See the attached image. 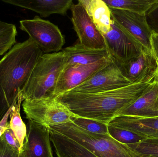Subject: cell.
Wrapping results in <instances>:
<instances>
[{
    "label": "cell",
    "instance_id": "cell-1",
    "mask_svg": "<svg viewBox=\"0 0 158 157\" xmlns=\"http://www.w3.org/2000/svg\"><path fill=\"white\" fill-rule=\"evenodd\" d=\"M153 81L131 84L118 89L99 93L69 91L56 99L75 117L91 119L108 125L122 110L135 102Z\"/></svg>",
    "mask_w": 158,
    "mask_h": 157
},
{
    "label": "cell",
    "instance_id": "cell-2",
    "mask_svg": "<svg viewBox=\"0 0 158 157\" xmlns=\"http://www.w3.org/2000/svg\"><path fill=\"white\" fill-rule=\"evenodd\" d=\"M43 54L29 38L16 43L0 60V120L18 99Z\"/></svg>",
    "mask_w": 158,
    "mask_h": 157
},
{
    "label": "cell",
    "instance_id": "cell-3",
    "mask_svg": "<svg viewBox=\"0 0 158 157\" xmlns=\"http://www.w3.org/2000/svg\"><path fill=\"white\" fill-rule=\"evenodd\" d=\"M63 51L44 53L33 68L22 92L23 101L42 98H54L59 77L64 65Z\"/></svg>",
    "mask_w": 158,
    "mask_h": 157
},
{
    "label": "cell",
    "instance_id": "cell-4",
    "mask_svg": "<svg viewBox=\"0 0 158 157\" xmlns=\"http://www.w3.org/2000/svg\"><path fill=\"white\" fill-rule=\"evenodd\" d=\"M49 130L73 139L97 157H142L129 146L121 143L109 134L93 133L70 121L48 127Z\"/></svg>",
    "mask_w": 158,
    "mask_h": 157
},
{
    "label": "cell",
    "instance_id": "cell-5",
    "mask_svg": "<svg viewBox=\"0 0 158 157\" xmlns=\"http://www.w3.org/2000/svg\"><path fill=\"white\" fill-rule=\"evenodd\" d=\"M22 108L28 120L48 127L71 121L73 113L56 98L26 100Z\"/></svg>",
    "mask_w": 158,
    "mask_h": 157
},
{
    "label": "cell",
    "instance_id": "cell-6",
    "mask_svg": "<svg viewBox=\"0 0 158 157\" xmlns=\"http://www.w3.org/2000/svg\"><path fill=\"white\" fill-rule=\"evenodd\" d=\"M21 30L27 33L44 53L60 52L65 43L64 35L57 26L36 16L32 19L19 21Z\"/></svg>",
    "mask_w": 158,
    "mask_h": 157
},
{
    "label": "cell",
    "instance_id": "cell-7",
    "mask_svg": "<svg viewBox=\"0 0 158 157\" xmlns=\"http://www.w3.org/2000/svg\"><path fill=\"white\" fill-rule=\"evenodd\" d=\"M131 84L118 65L111 59L106 65L71 91L82 93H99L118 89Z\"/></svg>",
    "mask_w": 158,
    "mask_h": 157
},
{
    "label": "cell",
    "instance_id": "cell-8",
    "mask_svg": "<svg viewBox=\"0 0 158 157\" xmlns=\"http://www.w3.org/2000/svg\"><path fill=\"white\" fill-rule=\"evenodd\" d=\"M103 37L110 57L117 64L139 55L145 49L113 20L110 31Z\"/></svg>",
    "mask_w": 158,
    "mask_h": 157
},
{
    "label": "cell",
    "instance_id": "cell-9",
    "mask_svg": "<svg viewBox=\"0 0 158 157\" xmlns=\"http://www.w3.org/2000/svg\"><path fill=\"white\" fill-rule=\"evenodd\" d=\"M110 8L111 18L127 31L145 49L152 52V37L154 31L149 27L146 15Z\"/></svg>",
    "mask_w": 158,
    "mask_h": 157
},
{
    "label": "cell",
    "instance_id": "cell-10",
    "mask_svg": "<svg viewBox=\"0 0 158 157\" xmlns=\"http://www.w3.org/2000/svg\"><path fill=\"white\" fill-rule=\"evenodd\" d=\"M117 64L132 84L152 82L158 76L157 61L153 53L146 49L139 55Z\"/></svg>",
    "mask_w": 158,
    "mask_h": 157
},
{
    "label": "cell",
    "instance_id": "cell-11",
    "mask_svg": "<svg viewBox=\"0 0 158 157\" xmlns=\"http://www.w3.org/2000/svg\"><path fill=\"white\" fill-rule=\"evenodd\" d=\"M70 9L71 21L78 37L79 43L88 49H106L103 35L98 30L81 4L79 2L73 4Z\"/></svg>",
    "mask_w": 158,
    "mask_h": 157
},
{
    "label": "cell",
    "instance_id": "cell-12",
    "mask_svg": "<svg viewBox=\"0 0 158 157\" xmlns=\"http://www.w3.org/2000/svg\"><path fill=\"white\" fill-rule=\"evenodd\" d=\"M110 60V57L94 63L76 65L64 68L57 81L54 98L77 87L100 68L106 65Z\"/></svg>",
    "mask_w": 158,
    "mask_h": 157
},
{
    "label": "cell",
    "instance_id": "cell-13",
    "mask_svg": "<svg viewBox=\"0 0 158 157\" xmlns=\"http://www.w3.org/2000/svg\"><path fill=\"white\" fill-rule=\"evenodd\" d=\"M23 149L25 157H54L48 127L29 120Z\"/></svg>",
    "mask_w": 158,
    "mask_h": 157
},
{
    "label": "cell",
    "instance_id": "cell-14",
    "mask_svg": "<svg viewBox=\"0 0 158 157\" xmlns=\"http://www.w3.org/2000/svg\"><path fill=\"white\" fill-rule=\"evenodd\" d=\"M120 116L158 117V81L156 78L135 102L122 110L116 117Z\"/></svg>",
    "mask_w": 158,
    "mask_h": 157
},
{
    "label": "cell",
    "instance_id": "cell-15",
    "mask_svg": "<svg viewBox=\"0 0 158 157\" xmlns=\"http://www.w3.org/2000/svg\"><path fill=\"white\" fill-rule=\"evenodd\" d=\"M109 125L134 133L146 139H158V117L120 116Z\"/></svg>",
    "mask_w": 158,
    "mask_h": 157
},
{
    "label": "cell",
    "instance_id": "cell-16",
    "mask_svg": "<svg viewBox=\"0 0 158 157\" xmlns=\"http://www.w3.org/2000/svg\"><path fill=\"white\" fill-rule=\"evenodd\" d=\"M2 2L31 10L42 18L47 17L53 14L65 16L68 10L71 9L73 4L72 0H3Z\"/></svg>",
    "mask_w": 158,
    "mask_h": 157
},
{
    "label": "cell",
    "instance_id": "cell-17",
    "mask_svg": "<svg viewBox=\"0 0 158 157\" xmlns=\"http://www.w3.org/2000/svg\"><path fill=\"white\" fill-rule=\"evenodd\" d=\"M62 51L64 54V68L76 65L94 63L102 59L110 58L106 49H93L81 46L78 43L67 47Z\"/></svg>",
    "mask_w": 158,
    "mask_h": 157
},
{
    "label": "cell",
    "instance_id": "cell-18",
    "mask_svg": "<svg viewBox=\"0 0 158 157\" xmlns=\"http://www.w3.org/2000/svg\"><path fill=\"white\" fill-rule=\"evenodd\" d=\"M98 30L102 35L111 29L112 23L110 8L103 0H79Z\"/></svg>",
    "mask_w": 158,
    "mask_h": 157
},
{
    "label": "cell",
    "instance_id": "cell-19",
    "mask_svg": "<svg viewBox=\"0 0 158 157\" xmlns=\"http://www.w3.org/2000/svg\"><path fill=\"white\" fill-rule=\"evenodd\" d=\"M49 131L51 142L57 157H97L86 147L73 139Z\"/></svg>",
    "mask_w": 158,
    "mask_h": 157
},
{
    "label": "cell",
    "instance_id": "cell-20",
    "mask_svg": "<svg viewBox=\"0 0 158 157\" xmlns=\"http://www.w3.org/2000/svg\"><path fill=\"white\" fill-rule=\"evenodd\" d=\"M110 8L126 10L146 15L153 7L157 6L158 0H103Z\"/></svg>",
    "mask_w": 158,
    "mask_h": 157
},
{
    "label": "cell",
    "instance_id": "cell-21",
    "mask_svg": "<svg viewBox=\"0 0 158 157\" xmlns=\"http://www.w3.org/2000/svg\"><path fill=\"white\" fill-rule=\"evenodd\" d=\"M22 101H23V100L22 97V92H21L18 99L11 107L8 126L19 142L21 148H23L24 142L27 137V126L20 115V107Z\"/></svg>",
    "mask_w": 158,
    "mask_h": 157
},
{
    "label": "cell",
    "instance_id": "cell-22",
    "mask_svg": "<svg viewBox=\"0 0 158 157\" xmlns=\"http://www.w3.org/2000/svg\"><path fill=\"white\" fill-rule=\"evenodd\" d=\"M17 35L15 25L0 20V56L6 53L16 43Z\"/></svg>",
    "mask_w": 158,
    "mask_h": 157
},
{
    "label": "cell",
    "instance_id": "cell-23",
    "mask_svg": "<svg viewBox=\"0 0 158 157\" xmlns=\"http://www.w3.org/2000/svg\"><path fill=\"white\" fill-rule=\"evenodd\" d=\"M71 122L77 126L93 133L101 135L109 134L108 125L94 120L81 117H72Z\"/></svg>",
    "mask_w": 158,
    "mask_h": 157
},
{
    "label": "cell",
    "instance_id": "cell-24",
    "mask_svg": "<svg viewBox=\"0 0 158 157\" xmlns=\"http://www.w3.org/2000/svg\"><path fill=\"white\" fill-rule=\"evenodd\" d=\"M141 157H158V139H146L127 145Z\"/></svg>",
    "mask_w": 158,
    "mask_h": 157
},
{
    "label": "cell",
    "instance_id": "cell-25",
    "mask_svg": "<svg viewBox=\"0 0 158 157\" xmlns=\"http://www.w3.org/2000/svg\"><path fill=\"white\" fill-rule=\"evenodd\" d=\"M108 133L116 141L126 145L136 143L145 139L142 136L130 131L109 125Z\"/></svg>",
    "mask_w": 158,
    "mask_h": 157
},
{
    "label": "cell",
    "instance_id": "cell-26",
    "mask_svg": "<svg viewBox=\"0 0 158 157\" xmlns=\"http://www.w3.org/2000/svg\"><path fill=\"white\" fill-rule=\"evenodd\" d=\"M0 157H25V155L24 149L21 152L14 149L2 135L0 137Z\"/></svg>",
    "mask_w": 158,
    "mask_h": 157
},
{
    "label": "cell",
    "instance_id": "cell-27",
    "mask_svg": "<svg viewBox=\"0 0 158 157\" xmlns=\"http://www.w3.org/2000/svg\"><path fill=\"white\" fill-rule=\"evenodd\" d=\"M2 136H3L6 143L11 147L19 152H21L23 150V148H21L19 142L16 138L14 133L9 129V128L5 131L3 134L2 135Z\"/></svg>",
    "mask_w": 158,
    "mask_h": 157
},
{
    "label": "cell",
    "instance_id": "cell-28",
    "mask_svg": "<svg viewBox=\"0 0 158 157\" xmlns=\"http://www.w3.org/2000/svg\"><path fill=\"white\" fill-rule=\"evenodd\" d=\"M11 108L8 110V111L6 113L3 118L0 120V137L3 134L5 131L9 128V121H8V118L11 112Z\"/></svg>",
    "mask_w": 158,
    "mask_h": 157
},
{
    "label": "cell",
    "instance_id": "cell-29",
    "mask_svg": "<svg viewBox=\"0 0 158 157\" xmlns=\"http://www.w3.org/2000/svg\"><path fill=\"white\" fill-rule=\"evenodd\" d=\"M152 51L158 62V33L153 32L152 37Z\"/></svg>",
    "mask_w": 158,
    "mask_h": 157
},
{
    "label": "cell",
    "instance_id": "cell-30",
    "mask_svg": "<svg viewBox=\"0 0 158 157\" xmlns=\"http://www.w3.org/2000/svg\"><path fill=\"white\" fill-rule=\"evenodd\" d=\"M156 79H157V80H158V76H157V77H156Z\"/></svg>",
    "mask_w": 158,
    "mask_h": 157
},
{
    "label": "cell",
    "instance_id": "cell-31",
    "mask_svg": "<svg viewBox=\"0 0 158 157\" xmlns=\"http://www.w3.org/2000/svg\"></svg>",
    "mask_w": 158,
    "mask_h": 157
},
{
    "label": "cell",
    "instance_id": "cell-32",
    "mask_svg": "<svg viewBox=\"0 0 158 157\" xmlns=\"http://www.w3.org/2000/svg\"></svg>",
    "mask_w": 158,
    "mask_h": 157
}]
</instances>
